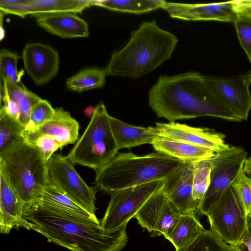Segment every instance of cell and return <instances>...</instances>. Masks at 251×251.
<instances>
[{"label":"cell","instance_id":"cell-4","mask_svg":"<svg viewBox=\"0 0 251 251\" xmlns=\"http://www.w3.org/2000/svg\"><path fill=\"white\" fill-rule=\"evenodd\" d=\"M185 162L159 151L142 156L119 153L96 170L95 182L110 195L120 190L164 180Z\"/></svg>","mask_w":251,"mask_h":251},{"label":"cell","instance_id":"cell-42","mask_svg":"<svg viewBox=\"0 0 251 251\" xmlns=\"http://www.w3.org/2000/svg\"><path fill=\"white\" fill-rule=\"evenodd\" d=\"M248 217L250 219V220H251V209L248 214Z\"/></svg>","mask_w":251,"mask_h":251},{"label":"cell","instance_id":"cell-3","mask_svg":"<svg viewBox=\"0 0 251 251\" xmlns=\"http://www.w3.org/2000/svg\"><path fill=\"white\" fill-rule=\"evenodd\" d=\"M178 42L176 35L155 20L143 22L131 33L126 46L111 54L106 74L137 79L170 59Z\"/></svg>","mask_w":251,"mask_h":251},{"label":"cell","instance_id":"cell-26","mask_svg":"<svg viewBox=\"0 0 251 251\" xmlns=\"http://www.w3.org/2000/svg\"><path fill=\"white\" fill-rule=\"evenodd\" d=\"M164 0H91V4L111 11L143 14L162 8Z\"/></svg>","mask_w":251,"mask_h":251},{"label":"cell","instance_id":"cell-12","mask_svg":"<svg viewBox=\"0 0 251 251\" xmlns=\"http://www.w3.org/2000/svg\"><path fill=\"white\" fill-rule=\"evenodd\" d=\"M151 129L156 135L205 148L215 153L230 146L226 143L224 134L209 128L193 127L176 122H157L155 126H151Z\"/></svg>","mask_w":251,"mask_h":251},{"label":"cell","instance_id":"cell-5","mask_svg":"<svg viewBox=\"0 0 251 251\" xmlns=\"http://www.w3.org/2000/svg\"><path fill=\"white\" fill-rule=\"evenodd\" d=\"M0 173L25 204L39 201L49 183L47 161L25 142L0 153Z\"/></svg>","mask_w":251,"mask_h":251},{"label":"cell","instance_id":"cell-23","mask_svg":"<svg viewBox=\"0 0 251 251\" xmlns=\"http://www.w3.org/2000/svg\"><path fill=\"white\" fill-rule=\"evenodd\" d=\"M1 91L6 94L18 104L20 110L19 123L25 129L29 125L33 107L42 99L25 86L15 84L8 79H2Z\"/></svg>","mask_w":251,"mask_h":251},{"label":"cell","instance_id":"cell-17","mask_svg":"<svg viewBox=\"0 0 251 251\" xmlns=\"http://www.w3.org/2000/svg\"><path fill=\"white\" fill-rule=\"evenodd\" d=\"M37 24L50 33L62 38L89 36L87 23L74 13H61L36 18Z\"/></svg>","mask_w":251,"mask_h":251},{"label":"cell","instance_id":"cell-22","mask_svg":"<svg viewBox=\"0 0 251 251\" xmlns=\"http://www.w3.org/2000/svg\"><path fill=\"white\" fill-rule=\"evenodd\" d=\"M92 6L91 0H27L26 15L36 18L61 13H78Z\"/></svg>","mask_w":251,"mask_h":251},{"label":"cell","instance_id":"cell-39","mask_svg":"<svg viewBox=\"0 0 251 251\" xmlns=\"http://www.w3.org/2000/svg\"><path fill=\"white\" fill-rule=\"evenodd\" d=\"M237 10L239 14L251 18V6L238 5Z\"/></svg>","mask_w":251,"mask_h":251},{"label":"cell","instance_id":"cell-25","mask_svg":"<svg viewBox=\"0 0 251 251\" xmlns=\"http://www.w3.org/2000/svg\"><path fill=\"white\" fill-rule=\"evenodd\" d=\"M168 201L161 189L148 200L136 214L134 218L142 227L149 232L153 233Z\"/></svg>","mask_w":251,"mask_h":251},{"label":"cell","instance_id":"cell-11","mask_svg":"<svg viewBox=\"0 0 251 251\" xmlns=\"http://www.w3.org/2000/svg\"><path fill=\"white\" fill-rule=\"evenodd\" d=\"M202 77L217 98L241 121L248 120L251 93L247 75L230 77L202 75Z\"/></svg>","mask_w":251,"mask_h":251},{"label":"cell","instance_id":"cell-36","mask_svg":"<svg viewBox=\"0 0 251 251\" xmlns=\"http://www.w3.org/2000/svg\"><path fill=\"white\" fill-rule=\"evenodd\" d=\"M232 185L248 215L251 209V178L243 170Z\"/></svg>","mask_w":251,"mask_h":251},{"label":"cell","instance_id":"cell-30","mask_svg":"<svg viewBox=\"0 0 251 251\" xmlns=\"http://www.w3.org/2000/svg\"><path fill=\"white\" fill-rule=\"evenodd\" d=\"M210 159L196 162L195 164L193 180V198L198 206V209L210 183L212 167Z\"/></svg>","mask_w":251,"mask_h":251},{"label":"cell","instance_id":"cell-16","mask_svg":"<svg viewBox=\"0 0 251 251\" xmlns=\"http://www.w3.org/2000/svg\"><path fill=\"white\" fill-rule=\"evenodd\" d=\"M25 203L0 173V232L8 234L13 228L30 230L29 222L24 217Z\"/></svg>","mask_w":251,"mask_h":251},{"label":"cell","instance_id":"cell-13","mask_svg":"<svg viewBox=\"0 0 251 251\" xmlns=\"http://www.w3.org/2000/svg\"><path fill=\"white\" fill-rule=\"evenodd\" d=\"M237 0L212 3L166 1L162 9L173 18L184 21H216L234 23L238 17Z\"/></svg>","mask_w":251,"mask_h":251},{"label":"cell","instance_id":"cell-19","mask_svg":"<svg viewBox=\"0 0 251 251\" xmlns=\"http://www.w3.org/2000/svg\"><path fill=\"white\" fill-rule=\"evenodd\" d=\"M79 129L78 123L70 113L57 107L52 119L35 131L53 137L63 147L78 141Z\"/></svg>","mask_w":251,"mask_h":251},{"label":"cell","instance_id":"cell-21","mask_svg":"<svg viewBox=\"0 0 251 251\" xmlns=\"http://www.w3.org/2000/svg\"><path fill=\"white\" fill-rule=\"evenodd\" d=\"M111 128L118 148L130 149L144 144H151L157 135L151 126L143 127L129 125L110 116Z\"/></svg>","mask_w":251,"mask_h":251},{"label":"cell","instance_id":"cell-8","mask_svg":"<svg viewBox=\"0 0 251 251\" xmlns=\"http://www.w3.org/2000/svg\"><path fill=\"white\" fill-rule=\"evenodd\" d=\"M164 180H156L117 191L110 200L100 226L107 231H114L126 226L128 221L155 193L161 190Z\"/></svg>","mask_w":251,"mask_h":251},{"label":"cell","instance_id":"cell-1","mask_svg":"<svg viewBox=\"0 0 251 251\" xmlns=\"http://www.w3.org/2000/svg\"><path fill=\"white\" fill-rule=\"evenodd\" d=\"M202 75L191 71L159 76L149 90V106L169 122L202 116L242 121L205 84Z\"/></svg>","mask_w":251,"mask_h":251},{"label":"cell","instance_id":"cell-24","mask_svg":"<svg viewBox=\"0 0 251 251\" xmlns=\"http://www.w3.org/2000/svg\"><path fill=\"white\" fill-rule=\"evenodd\" d=\"M205 229L196 214H183L166 239L176 251L192 241Z\"/></svg>","mask_w":251,"mask_h":251},{"label":"cell","instance_id":"cell-9","mask_svg":"<svg viewBox=\"0 0 251 251\" xmlns=\"http://www.w3.org/2000/svg\"><path fill=\"white\" fill-rule=\"evenodd\" d=\"M68 156L53 154L47 162L49 183L88 212L95 215L96 191L88 186Z\"/></svg>","mask_w":251,"mask_h":251},{"label":"cell","instance_id":"cell-28","mask_svg":"<svg viewBox=\"0 0 251 251\" xmlns=\"http://www.w3.org/2000/svg\"><path fill=\"white\" fill-rule=\"evenodd\" d=\"M25 130L19 122L0 111V153L25 142Z\"/></svg>","mask_w":251,"mask_h":251},{"label":"cell","instance_id":"cell-15","mask_svg":"<svg viewBox=\"0 0 251 251\" xmlns=\"http://www.w3.org/2000/svg\"><path fill=\"white\" fill-rule=\"evenodd\" d=\"M22 58L25 71L37 85L48 83L58 73L59 54L49 45L28 44L23 50Z\"/></svg>","mask_w":251,"mask_h":251},{"label":"cell","instance_id":"cell-29","mask_svg":"<svg viewBox=\"0 0 251 251\" xmlns=\"http://www.w3.org/2000/svg\"><path fill=\"white\" fill-rule=\"evenodd\" d=\"M210 229H205L188 244L176 251H235Z\"/></svg>","mask_w":251,"mask_h":251},{"label":"cell","instance_id":"cell-31","mask_svg":"<svg viewBox=\"0 0 251 251\" xmlns=\"http://www.w3.org/2000/svg\"><path fill=\"white\" fill-rule=\"evenodd\" d=\"M25 142L34 146L48 162L53 153L63 146L53 137L36 131L24 132Z\"/></svg>","mask_w":251,"mask_h":251},{"label":"cell","instance_id":"cell-40","mask_svg":"<svg viewBox=\"0 0 251 251\" xmlns=\"http://www.w3.org/2000/svg\"><path fill=\"white\" fill-rule=\"evenodd\" d=\"M244 172L251 178V156L248 157L245 162Z\"/></svg>","mask_w":251,"mask_h":251},{"label":"cell","instance_id":"cell-18","mask_svg":"<svg viewBox=\"0 0 251 251\" xmlns=\"http://www.w3.org/2000/svg\"><path fill=\"white\" fill-rule=\"evenodd\" d=\"M151 145L155 151L185 163H195L210 159L216 154L213 151L205 148L157 135Z\"/></svg>","mask_w":251,"mask_h":251},{"label":"cell","instance_id":"cell-20","mask_svg":"<svg viewBox=\"0 0 251 251\" xmlns=\"http://www.w3.org/2000/svg\"><path fill=\"white\" fill-rule=\"evenodd\" d=\"M39 202L77 220L100 224V221L49 183Z\"/></svg>","mask_w":251,"mask_h":251},{"label":"cell","instance_id":"cell-7","mask_svg":"<svg viewBox=\"0 0 251 251\" xmlns=\"http://www.w3.org/2000/svg\"><path fill=\"white\" fill-rule=\"evenodd\" d=\"M206 216L210 229L233 247L240 248L243 237L251 229V220L232 185L212 205Z\"/></svg>","mask_w":251,"mask_h":251},{"label":"cell","instance_id":"cell-38","mask_svg":"<svg viewBox=\"0 0 251 251\" xmlns=\"http://www.w3.org/2000/svg\"><path fill=\"white\" fill-rule=\"evenodd\" d=\"M242 243L246 246L248 251H251V231L247 232L243 237Z\"/></svg>","mask_w":251,"mask_h":251},{"label":"cell","instance_id":"cell-32","mask_svg":"<svg viewBox=\"0 0 251 251\" xmlns=\"http://www.w3.org/2000/svg\"><path fill=\"white\" fill-rule=\"evenodd\" d=\"M21 58L16 53L5 49L0 51V76L1 80L8 79L19 86L24 87L21 81L22 74L17 69L18 60Z\"/></svg>","mask_w":251,"mask_h":251},{"label":"cell","instance_id":"cell-10","mask_svg":"<svg viewBox=\"0 0 251 251\" xmlns=\"http://www.w3.org/2000/svg\"><path fill=\"white\" fill-rule=\"evenodd\" d=\"M247 158V152L244 148L230 146L227 149L216 153L211 158L210 183L198 213L206 216L212 205L244 170Z\"/></svg>","mask_w":251,"mask_h":251},{"label":"cell","instance_id":"cell-27","mask_svg":"<svg viewBox=\"0 0 251 251\" xmlns=\"http://www.w3.org/2000/svg\"><path fill=\"white\" fill-rule=\"evenodd\" d=\"M107 74L105 69H84L66 80V86L74 91L82 92L104 86Z\"/></svg>","mask_w":251,"mask_h":251},{"label":"cell","instance_id":"cell-2","mask_svg":"<svg viewBox=\"0 0 251 251\" xmlns=\"http://www.w3.org/2000/svg\"><path fill=\"white\" fill-rule=\"evenodd\" d=\"M23 214L30 229L72 251H120L128 241L126 226L107 231L100 224L77 220L39 201L25 204Z\"/></svg>","mask_w":251,"mask_h":251},{"label":"cell","instance_id":"cell-34","mask_svg":"<svg viewBox=\"0 0 251 251\" xmlns=\"http://www.w3.org/2000/svg\"><path fill=\"white\" fill-rule=\"evenodd\" d=\"M181 214L168 201L155 231L151 236H163L166 239L172 231Z\"/></svg>","mask_w":251,"mask_h":251},{"label":"cell","instance_id":"cell-6","mask_svg":"<svg viewBox=\"0 0 251 251\" xmlns=\"http://www.w3.org/2000/svg\"><path fill=\"white\" fill-rule=\"evenodd\" d=\"M110 117L103 103L95 106L88 126L67 155L75 164L96 171L118 153L119 149L111 128Z\"/></svg>","mask_w":251,"mask_h":251},{"label":"cell","instance_id":"cell-35","mask_svg":"<svg viewBox=\"0 0 251 251\" xmlns=\"http://www.w3.org/2000/svg\"><path fill=\"white\" fill-rule=\"evenodd\" d=\"M234 24L241 45L251 63V18L239 14Z\"/></svg>","mask_w":251,"mask_h":251},{"label":"cell","instance_id":"cell-14","mask_svg":"<svg viewBox=\"0 0 251 251\" xmlns=\"http://www.w3.org/2000/svg\"><path fill=\"white\" fill-rule=\"evenodd\" d=\"M195 163H185L164 180L163 192L181 215L197 214L198 212V206L193 198Z\"/></svg>","mask_w":251,"mask_h":251},{"label":"cell","instance_id":"cell-37","mask_svg":"<svg viewBox=\"0 0 251 251\" xmlns=\"http://www.w3.org/2000/svg\"><path fill=\"white\" fill-rule=\"evenodd\" d=\"M27 0H0V11L3 15L10 14L25 18Z\"/></svg>","mask_w":251,"mask_h":251},{"label":"cell","instance_id":"cell-33","mask_svg":"<svg viewBox=\"0 0 251 251\" xmlns=\"http://www.w3.org/2000/svg\"><path fill=\"white\" fill-rule=\"evenodd\" d=\"M55 108L46 100L41 99L32 108L26 131H35L53 118Z\"/></svg>","mask_w":251,"mask_h":251},{"label":"cell","instance_id":"cell-41","mask_svg":"<svg viewBox=\"0 0 251 251\" xmlns=\"http://www.w3.org/2000/svg\"><path fill=\"white\" fill-rule=\"evenodd\" d=\"M247 77L249 82L251 84V71L247 75Z\"/></svg>","mask_w":251,"mask_h":251}]
</instances>
